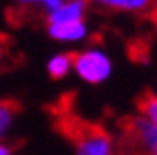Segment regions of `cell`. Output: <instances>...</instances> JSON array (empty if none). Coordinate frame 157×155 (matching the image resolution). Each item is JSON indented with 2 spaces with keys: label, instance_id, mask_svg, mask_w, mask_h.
Segmentation results:
<instances>
[{
  "label": "cell",
  "instance_id": "2",
  "mask_svg": "<svg viewBox=\"0 0 157 155\" xmlns=\"http://www.w3.org/2000/svg\"><path fill=\"white\" fill-rule=\"evenodd\" d=\"M77 155H113L111 137L97 127L85 129L77 137Z\"/></svg>",
  "mask_w": 157,
  "mask_h": 155
},
{
  "label": "cell",
  "instance_id": "4",
  "mask_svg": "<svg viewBox=\"0 0 157 155\" xmlns=\"http://www.w3.org/2000/svg\"><path fill=\"white\" fill-rule=\"evenodd\" d=\"M89 8V0H65L56 10L46 14V24H67L85 20Z\"/></svg>",
  "mask_w": 157,
  "mask_h": 155
},
{
  "label": "cell",
  "instance_id": "10",
  "mask_svg": "<svg viewBox=\"0 0 157 155\" xmlns=\"http://www.w3.org/2000/svg\"><path fill=\"white\" fill-rule=\"evenodd\" d=\"M63 2H65V0H40V4H38V6H40V10L44 14H51L52 10H56Z\"/></svg>",
  "mask_w": 157,
  "mask_h": 155
},
{
  "label": "cell",
  "instance_id": "8",
  "mask_svg": "<svg viewBox=\"0 0 157 155\" xmlns=\"http://www.w3.org/2000/svg\"><path fill=\"white\" fill-rule=\"evenodd\" d=\"M139 113L157 127V95H153V93L143 95V99L139 101Z\"/></svg>",
  "mask_w": 157,
  "mask_h": 155
},
{
  "label": "cell",
  "instance_id": "9",
  "mask_svg": "<svg viewBox=\"0 0 157 155\" xmlns=\"http://www.w3.org/2000/svg\"><path fill=\"white\" fill-rule=\"evenodd\" d=\"M14 121V107L0 101V137H4Z\"/></svg>",
  "mask_w": 157,
  "mask_h": 155
},
{
  "label": "cell",
  "instance_id": "12",
  "mask_svg": "<svg viewBox=\"0 0 157 155\" xmlns=\"http://www.w3.org/2000/svg\"><path fill=\"white\" fill-rule=\"evenodd\" d=\"M0 155H12V147L6 143H0Z\"/></svg>",
  "mask_w": 157,
  "mask_h": 155
},
{
  "label": "cell",
  "instance_id": "5",
  "mask_svg": "<svg viewBox=\"0 0 157 155\" xmlns=\"http://www.w3.org/2000/svg\"><path fill=\"white\" fill-rule=\"evenodd\" d=\"M46 32L56 42H81L89 37L91 30H89L87 20H77V22H67V24H48Z\"/></svg>",
  "mask_w": 157,
  "mask_h": 155
},
{
  "label": "cell",
  "instance_id": "7",
  "mask_svg": "<svg viewBox=\"0 0 157 155\" xmlns=\"http://www.w3.org/2000/svg\"><path fill=\"white\" fill-rule=\"evenodd\" d=\"M73 68V55L69 52H56L48 63H46V71L52 79H63L71 73Z\"/></svg>",
  "mask_w": 157,
  "mask_h": 155
},
{
  "label": "cell",
  "instance_id": "6",
  "mask_svg": "<svg viewBox=\"0 0 157 155\" xmlns=\"http://www.w3.org/2000/svg\"><path fill=\"white\" fill-rule=\"evenodd\" d=\"M89 2L107 10L127 14H149L157 8V0H89Z\"/></svg>",
  "mask_w": 157,
  "mask_h": 155
},
{
  "label": "cell",
  "instance_id": "13",
  "mask_svg": "<svg viewBox=\"0 0 157 155\" xmlns=\"http://www.w3.org/2000/svg\"><path fill=\"white\" fill-rule=\"evenodd\" d=\"M0 55H2V50H0Z\"/></svg>",
  "mask_w": 157,
  "mask_h": 155
},
{
  "label": "cell",
  "instance_id": "3",
  "mask_svg": "<svg viewBox=\"0 0 157 155\" xmlns=\"http://www.w3.org/2000/svg\"><path fill=\"white\" fill-rule=\"evenodd\" d=\"M129 127H131V137L137 141L141 151H145L147 155H157V127L155 125L139 115V117L131 119Z\"/></svg>",
  "mask_w": 157,
  "mask_h": 155
},
{
  "label": "cell",
  "instance_id": "1",
  "mask_svg": "<svg viewBox=\"0 0 157 155\" xmlns=\"http://www.w3.org/2000/svg\"><path fill=\"white\" fill-rule=\"evenodd\" d=\"M73 71L85 83L101 85L111 77L113 63H111V56L103 48L91 46V48H85L77 55H73Z\"/></svg>",
  "mask_w": 157,
  "mask_h": 155
},
{
  "label": "cell",
  "instance_id": "11",
  "mask_svg": "<svg viewBox=\"0 0 157 155\" xmlns=\"http://www.w3.org/2000/svg\"><path fill=\"white\" fill-rule=\"evenodd\" d=\"M16 4H22V6H38L40 0H14Z\"/></svg>",
  "mask_w": 157,
  "mask_h": 155
}]
</instances>
